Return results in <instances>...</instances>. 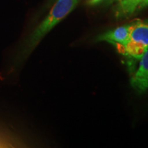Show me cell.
<instances>
[{
	"instance_id": "cell-6",
	"label": "cell",
	"mask_w": 148,
	"mask_h": 148,
	"mask_svg": "<svg viewBox=\"0 0 148 148\" xmlns=\"http://www.w3.org/2000/svg\"><path fill=\"white\" fill-rule=\"evenodd\" d=\"M112 1V0H88V3L90 5H95L97 4V3L103 2V1H105V2H110Z\"/></svg>"
},
{
	"instance_id": "cell-8",
	"label": "cell",
	"mask_w": 148,
	"mask_h": 148,
	"mask_svg": "<svg viewBox=\"0 0 148 148\" xmlns=\"http://www.w3.org/2000/svg\"><path fill=\"white\" fill-rule=\"evenodd\" d=\"M118 1H119V0H118Z\"/></svg>"
},
{
	"instance_id": "cell-5",
	"label": "cell",
	"mask_w": 148,
	"mask_h": 148,
	"mask_svg": "<svg viewBox=\"0 0 148 148\" xmlns=\"http://www.w3.org/2000/svg\"><path fill=\"white\" fill-rule=\"evenodd\" d=\"M145 0H119L116 10L117 17H124L132 14L137 9L140 8Z\"/></svg>"
},
{
	"instance_id": "cell-2",
	"label": "cell",
	"mask_w": 148,
	"mask_h": 148,
	"mask_svg": "<svg viewBox=\"0 0 148 148\" xmlns=\"http://www.w3.org/2000/svg\"><path fill=\"white\" fill-rule=\"evenodd\" d=\"M148 47V19L136 20L130 23L129 38L121 54L139 60Z\"/></svg>"
},
{
	"instance_id": "cell-7",
	"label": "cell",
	"mask_w": 148,
	"mask_h": 148,
	"mask_svg": "<svg viewBox=\"0 0 148 148\" xmlns=\"http://www.w3.org/2000/svg\"><path fill=\"white\" fill-rule=\"evenodd\" d=\"M148 5V0H145L144 2L142 3V5H140V8H144V7H146Z\"/></svg>"
},
{
	"instance_id": "cell-4",
	"label": "cell",
	"mask_w": 148,
	"mask_h": 148,
	"mask_svg": "<svg viewBox=\"0 0 148 148\" xmlns=\"http://www.w3.org/2000/svg\"><path fill=\"white\" fill-rule=\"evenodd\" d=\"M130 23L126 24L109 30L97 36V41H106L115 46L117 51L121 53L123 48L129 38Z\"/></svg>"
},
{
	"instance_id": "cell-1",
	"label": "cell",
	"mask_w": 148,
	"mask_h": 148,
	"mask_svg": "<svg viewBox=\"0 0 148 148\" xmlns=\"http://www.w3.org/2000/svg\"><path fill=\"white\" fill-rule=\"evenodd\" d=\"M79 0H57L47 16L40 22L27 39L24 40L14 57V64H18L23 62L34 50L42 38L65 18L75 8Z\"/></svg>"
},
{
	"instance_id": "cell-3",
	"label": "cell",
	"mask_w": 148,
	"mask_h": 148,
	"mask_svg": "<svg viewBox=\"0 0 148 148\" xmlns=\"http://www.w3.org/2000/svg\"><path fill=\"white\" fill-rule=\"evenodd\" d=\"M138 60V68L131 77V84L136 91L143 93L148 89V47Z\"/></svg>"
}]
</instances>
